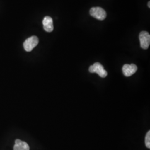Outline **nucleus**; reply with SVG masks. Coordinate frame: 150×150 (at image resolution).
Masks as SVG:
<instances>
[{
    "instance_id": "nucleus-1",
    "label": "nucleus",
    "mask_w": 150,
    "mask_h": 150,
    "mask_svg": "<svg viewBox=\"0 0 150 150\" xmlns=\"http://www.w3.org/2000/svg\"><path fill=\"white\" fill-rule=\"evenodd\" d=\"M89 72L91 73H96L101 77L105 78L107 76V72L104 69L103 66L99 62H96L89 67Z\"/></svg>"
},
{
    "instance_id": "nucleus-2",
    "label": "nucleus",
    "mask_w": 150,
    "mask_h": 150,
    "mask_svg": "<svg viewBox=\"0 0 150 150\" xmlns=\"http://www.w3.org/2000/svg\"><path fill=\"white\" fill-rule=\"evenodd\" d=\"M90 13L91 16L99 20H103L106 17V12L101 7H96L91 8Z\"/></svg>"
},
{
    "instance_id": "nucleus-3",
    "label": "nucleus",
    "mask_w": 150,
    "mask_h": 150,
    "mask_svg": "<svg viewBox=\"0 0 150 150\" xmlns=\"http://www.w3.org/2000/svg\"><path fill=\"white\" fill-rule=\"evenodd\" d=\"M38 43V38L37 36H33L28 38L23 43V47L27 52L31 51Z\"/></svg>"
},
{
    "instance_id": "nucleus-4",
    "label": "nucleus",
    "mask_w": 150,
    "mask_h": 150,
    "mask_svg": "<svg viewBox=\"0 0 150 150\" xmlns=\"http://www.w3.org/2000/svg\"><path fill=\"white\" fill-rule=\"evenodd\" d=\"M139 41L141 47L146 50L149 47L150 44V35L149 32L142 31L139 33Z\"/></svg>"
},
{
    "instance_id": "nucleus-5",
    "label": "nucleus",
    "mask_w": 150,
    "mask_h": 150,
    "mask_svg": "<svg viewBox=\"0 0 150 150\" xmlns=\"http://www.w3.org/2000/svg\"><path fill=\"white\" fill-rule=\"evenodd\" d=\"M137 70V67L134 64H125L122 67V72L126 77H129L134 75Z\"/></svg>"
},
{
    "instance_id": "nucleus-6",
    "label": "nucleus",
    "mask_w": 150,
    "mask_h": 150,
    "mask_svg": "<svg viewBox=\"0 0 150 150\" xmlns=\"http://www.w3.org/2000/svg\"><path fill=\"white\" fill-rule=\"evenodd\" d=\"M42 23L43 28L46 32H51L54 30L53 20L51 17L46 16L43 18Z\"/></svg>"
},
{
    "instance_id": "nucleus-7",
    "label": "nucleus",
    "mask_w": 150,
    "mask_h": 150,
    "mask_svg": "<svg viewBox=\"0 0 150 150\" xmlns=\"http://www.w3.org/2000/svg\"><path fill=\"white\" fill-rule=\"evenodd\" d=\"M13 150H30V147L26 142L17 139L15 141Z\"/></svg>"
},
{
    "instance_id": "nucleus-8",
    "label": "nucleus",
    "mask_w": 150,
    "mask_h": 150,
    "mask_svg": "<svg viewBox=\"0 0 150 150\" xmlns=\"http://www.w3.org/2000/svg\"><path fill=\"white\" fill-rule=\"evenodd\" d=\"M145 145L148 148H150V131H149L146 135L145 137Z\"/></svg>"
},
{
    "instance_id": "nucleus-9",
    "label": "nucleus",
    "mask_w": 150,
    "mask_h": 150,
    "mask_svg": "<svg viewBox=\"0 0 150 150\" xmlns=\"http://www.w3.org/2000/svg\"><path fill=\"white\" fill-rule=\"evenodd\" d=\"M150 2H149V3H148V6H149V7L150 8Z\"/></svg>"
}]
</instances>
